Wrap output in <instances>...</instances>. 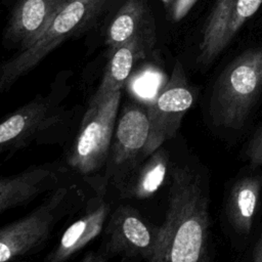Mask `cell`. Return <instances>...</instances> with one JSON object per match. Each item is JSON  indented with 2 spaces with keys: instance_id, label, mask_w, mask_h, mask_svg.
Returning a JSON list of instances; mask_svg holds the SVG:
<instances>
[{
  "instance_id": "cell-1",
  "label": "cell",
  "mask_w": 262,
  "mask_h": 262,
  "mask_svg": "<svg viewBox=\"0 0 262 262\" xmlns=\"http://www.w3.org/2000/svg\"><path fill=\"white\" fill-rule=\"evenodd\" d=\"M208 234V198L203 182L188 167H176L158 249L149 262H205Z\"/></svg>"
},
{
  "instance_id": "cell-2",
  "label": "cell",
  "mask_w": 262,
  "mask_h": 262,
  "mask_svg": "<svg viewBox=\"0 0 262 262\" xmlns=\"http://www.w3.org/2000/svg\"><path fill=\"white\" fill-rule=\"evenodd\" d=\"M84 199L77 184L59 185L33 211L0 227V262H10L40 250L57 224L83 206Z\"/></svg>"
},
{
  "instance_id": "cell-3",
  "label": "cell",
  "mask_w": 262,
  "mask_h": 262,
  "mask_svg": "<svg viewBox=\"0 0 262 262\" xmlns=\"http://www.w3.org/2000/svg\"><path fill=\"white\" fill-rule=\"evenodd\" d=\"M261 92L262 46L244 51L223 70L211 97L212 120L224 128H242Z\"/></svg>"
},
{
  "instance_id": "cell-4",
  "label": "cell",
  "mask_w": 262,
  "mask_h": 262,
  "mask_svg": "<svg viewBox=\"0 0 262 262\" xmlns=\"http://www.w3.org/2000/svg\"><path fill=\"white\" fill-rule=\"evenodd\" d=\"M120 101L121 90L98 103L88 104L67 154L69 168L83 176L96 192L101 194V179L119 115Z\"/></svg>"
},
{
  "instance_id": "cell-5",
  "label": "cell",
  "mask_w": 262,
  "mask_h": 262,
  "mask_svg": "<svg viewBox=\"0 0 262 262\" xmlns=\"http://www.w3.org/2000/svg\"><path fill=\"white\" fill-rule=\"evenodd\" d=\"M110 0H71L39 38L0 67V93L34 69L67 38L87 29Z\"/></svg>"
},
{
  "instance_id": "cell-6",
  "label": "cell",
  "mask_w": 262,
  "mask_h": 262,
  "mask_svg": "<svg viewBox=\"0 0 262 262\" xmlns=\"http://www.w3.org/2000/svg\"><path fill=\"white\" fill-rule=\"evenodd\" d=\"M149 135L146 107L130 103L118 115L105 168L102 174V192L118 187L144 160V148Z\"/></svg>"
},
{
  "instance_id": "cell-7",
  "label": "cell",
  "mask_w": 262,
  "mask_h": 262,
  "mask_svg": "<svg viewBox=\"0 0 262 262\" xmlns=\"http://www.w3.org/2000/svg\"><path fill=\"white\" fill-rule=\"evenodd\" d=\"M193 101V89L187 82L181 62L177 60L169 80L146 106L149 135L144 159L176 135L183 116Z\"/></svg>"
},
{
  "instance_id": "cell-8",
  "label": "cell",
  "mask_w": 262,
  "mask_h": 262,
  "mask_svg": "<svg viewBox=\"0 0 262 262\" xmlns=\"http://www.w3.org/2000/svg\"><path fill=\"white\" fill-rule=\"evenodd\" d=\"M103 253L108 257L142 258L149 262L158 249L160 227L147 223L138 211L129 205H120L107 218L104 229Z\"/></svg>"
},
{
  "instance_id": "cell-9",
  "label": "cell",
  "mask_w": 262,
  "mask_h": 262,
  "mask_svg": "<svg viewBox=\"0 0 262 262\" xmlns=\"http://www.w3.org/2000/svg\"><path fill=\"white\" fill-rule=\"evenodd\" d=\"M261 4L262 0L216 1L202 32L199 46V61L202 66H208L218 57Z\"/></svg>"
},
{
  "instance_id": "cell-10",
  "label": "cell",
  "mask_w": 262,
  "mask_h": 262,
  "mask_svg": "<svg viewBox=\"0 0 262 262\" xmlns=\"http://www.w3.org/2000/svg\"><path fill=\"white\" fill-rule=\"evenodd\" d=\"M60 116L47 98H35L0 122V156L29 146L41 136L49 135Z\"/></svg>"
},
{
  "instance_id": "cell-11",
  "label": "cell",
  "mask_w": 262,
  "mask_h": 262,
  "mask_svg": "<svg viewBox=\"0 0 262 262\" xmlns=\"http://www.w3.org/2000/svg\"><path fill=\"white\" fill-rule=\"evenodd\" d=\"M111 212V203L103 198V194L97 193L90 199L85 205L83 213L66 228L44 262H67L70 260L103 231Z\"/></svg>"
},
{
  "instance_id": "cell-12",
  "label": "cell",
  "mask_w": 262,
  "mask_h": 262,
  "mask_svg": "<svg viewBox=\"0 0 262 262\" xmlns=\"http://www.w3.org/2000/svg\"><path fill=\"white\" fill-rule=\"evenodd\" d=\"M71 0H19L4 32V40L25 49L41 36Z\"/></svg>"
},
{
  "instance_id": "cell-13",
  "label": "cell",
  "mask_w": 262,
  "mask_h": 262,
  "mask_svg": "<svg viewBox=\"0 0 262 262\" xmlns=\"http://www.w3.org/2000/svg\"><path fill=\"white\" fill-rule=\"evenodd\" d=\"M57 173L47 166L28 168L16 174L0 177V214L25 205L58 185Z\"/></svg>"
},
{
  "instance_id": "cell-14",
  "label": "cell",
  "mask_w": 262,
  "mask_h": 262,
  "mask_svg": "<svg viewBox=\"0 0 262 262\" xmlns=\"http://www.w3.org/2000/svg\"><path fill=\"white\" fill-rule=\"evenodd\" d=\"M139 39L151 48L156 41L152 15L143 0H126L106 31L111 52L131 40Z\"/></svg>"
},
{
  "instance_id": "cell-15",
  "label": "cell",
  "mask_w": 262,
  "mask_h": 262,
  "mask_svg": "<svg viewBox=\"0 0 262 262\" xmlns=\"http://www.w3.org/2000/svg\"><path fill=\"white\" fill-rule=\"evenodd\" d=\"M169 157L159 147L145 158L117 187L122 199H146L163 184L168 171Z\"/></svg>"
},
{
  "instance_id": "cell-16",
  "label": "cell",
  "mask_w": 262,
  "mask_h": 262,
  "mask_svg": "<svg viewBox=\"0 0 262 262\" xmlns=\"http://www.w3.org/2000/svg\"><path fill=\"white\" fill-rule=\"evenodd\" d=\"M148 45L134 39L121 45L112 52L102 80L88 104H95L122 89L139 58L144 57Z\"/></svg>"
},
{
  "instance_id": "cell-17",
  "label": "cell",
  "mask_w": 262,
  "mask_h": 262,
  "mask_svg": "<svg viewBox=\"0 0 262 262\" xmlns=\"http://www.w3.org/2000/svg\"><path fill=\"white\" fill-rule=\"evenodd\" d=\"M262 187L261 178L247 176L236 181L227 202V217L235 231L248 234L252 227Z\"/></svg>"
},
{
  "instance_id": "cell-18",
  "label": "cell",
  "mask_w": 262,
  "mask_h": 262,
  "mask_svg": "<svg viewBox=\"0 0 262 262\" xmlns=\"http://www.w3.org/2000/svg\"><path fill=\"white\" fill-rule=\"evenodd\" d=\"M246 156L252 166L262 165V124L249 140Z\"/></svg>"
},
{
  "instance_id": "cell-19",
  "label": "cell",
  "mask_w": 262,
  "mask_h": 262,
  "mask_svg": "<svg viewBox=\"0 0 262 262\" xmlns=\"http://www.w3.org/2000/svg\"><path fill=\"white\" fill-rule=\"evenodd\" d=\"M198 0H170L168 5L170 17L174 21L181 20Z\"/></svg>"
},
{
  "instance_id": "cell-20",
  "label": "cell",
  "mask_w": 262,
  "mask_h": 262,
  "mask_svg": "<svg viewBox=\"0 0 262 262\" xmlns=\"http://www.w3.org/2000/svg\"><path fill=\"white\" fill-rule=\"evenodd\" d=\"M107 256L101 251L100 253L89 252L79 262H106Z\"/></svg>"
},
{
  "instance_id": "cell-21",
  "label": "cell",
  "mask_w": 262,
  "mask_h": 262,
  "mask_svg": "<svg viewBox=\"0 0 262 262\" xmlns=\"http://www.w3.org/2000/svg\"><path fill=\"white\" fill-rule=\"evenodd\" d=\"M252 262H262V232L256 243V246L253 251Z\"/></svg>"
},
{
  "instance_id": "cell-22",
  "label": "cell",
  "mask_w": 262,
  "mask_h": 262,
  "mask_svg": "<svg viewBox=\"0 0 262 262\" xmlns=\"http://www.w3.org/2000/svg\"><path fill=\"white\" fill-rule=\"evenodd\" d=\"M161 1H163V3H165L167 5V7H168V5L170 3V0H161Z\"/></svg>"
}]
</instances>
